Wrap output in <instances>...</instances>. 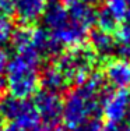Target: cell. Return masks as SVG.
Here are the masks:
<instances>
[{
  "label": "cell",
  "instance_id": "23",
  "mask_svg": "<svg viewBox=\"0 0 130 131\" xmlns=\"http://www.w3.org/2000/svg\"><path fill=\"white\" fill-rule=\"evenodd\" d=\"M53 131H67L66 128H63V127H55V128H53Z\"/></svg>",
  "mask_w": 130,
  "mask_h": 131
},
{
  "label": "cell",
  "instance_id": "3",
  "mask_svg": "<svg viewBox=\"0 0 130 131\" xmlns=\"http://www.w3.org/2000/svg\"><path fill=\"white\" fill-rule=\"evenodd\" d=\"M98 56L88 45H77L62 52L53 61L62 71L69 85H80L94 73Z\"/></svg>",
  "mask_w": 130,
  "mask_h": 131
},
{
  "label": "cell",
  "instance_id": "14",
  "mask_svg": "<svg viewBox=\"0 0 130 131\" xmlns=\"http://www.w3.org/2000/svg\"><path fill=\"white\" fill-rule=\"evenodd\" d=\"M13 34H14V27L10 18L7 15L0 14V49L7 46L8 43H11Z\"/></svg>",
  "mask_w": 130,
  "mask_h": 131
},
{
  "label": "cell",
  "instance_id": "2",
  "mask_svg": "<svg viewBox=\"0 0 130 131\" xmlns=\"http://www.w3.org/2000/svg\"><path fill=\"white\" fill-rule=\"evenodd\" d=\"M38 67V64L20 56L8 60L4 77V88H7L8 95L20 99L35 96L41 86V73Z\"/></svg>",
  "mask_w": 130,
  "mask_h": 131
},
{
  "label": "cell",
  "instance_id": "5",
  "mask_svg": "<svg viewBox=\"0 0 130 131\" xmlns=\"http://www.w3.org/2000/svg\"><path fill=\"white\" fill-rule=\"evenodd\" d=\"M32 103L39 116V120L45 123L46 127H57L63 116V99L59 93L51 91H38L34 96Z\"/></svg>",
  "mask_w": 130,
  "mask_h": 131
},
{
  "label": "cell",
  "instance_id": "15",
  "mask_svg": "<svg viewBox=\"0 0 130 131\" xmlns=\"http://www.w3.org/2000/svg\"><path fill=\"white\" fill-rule=\"evenodd\" d=\"M106 7L120 21H123L130 10V0H106Z\"/></svg>",
  "mask_w": 130,
  "mask_h": 131
},
{
  "label": "cell",
  "instance_id": "22",
  "mask_svg": "<svg viewBox=\"0 0 130 131\" xmlns=\"http://www.w3.org/2000/svg\"><path fill=\"white\" fill-rule=\"evenodd\" d=\"M84 3H87V4H89L92 7V6H97V4H99V3H102L104 0H83Z\"/></svg>",
  "mask_w": 130,
  "mask_h": 131
},
{
  "label": "cell",
  "instance_id": "1",
  "mask_svg": "<svg viewBox=\"0 0 130 131\" xmlns=\"http://www.w3.org/2000/svg\"><path fill=\"white\" fill-rule=\"evenodd\" d=\"M104 75L92 73L83 84L77 85L67 93L63 101L62 121L66 128L72 130L91 117H99L102 96L106 92Z\"/></svg>",
  "mask_w": 130,
  "mask_h": 131
},
{
  "label": "cell",
  "instance_id": "24",
  "mask_svg": "<svg viewBox=\"0 0 130 131\" xmlns=\"http://www.w3.org/2000/svg\"><path fill=\"white\" fill-rule=\"evenodd\" d=\"M129 92H130V91H129Z\"/></svg>",
  "mask_w": 130,
  "mask_h": 131
},
{
  "label": "cell",
  "instance_id": "9",
  "mask_svg": "<svg viewBox=\"0 0 130 131\" xmlns=\"http://www.w3.org/2000/svg\"><path fill=\"white\" fill-rule=\"evenodd\" d=\"M88 46L95 52L98 59H112L117 52V39L112 34L104 32L101 29H91L88 34Z\"/></svg>",
  "mask_w": 130,
  "mask_h": 131
},
{
  "label": "cell",
  "instance_id": "18",
  "mask_svg": "<svg viewBox=\"0 0 130 131\" xmlns=\"http://www.w3.org/2000/svg\"><path fill=\"white\" fill-rule=\"evenodd\" d=\"M14 10V0H0V14L2 15H10Z\"/></svg>",
  "mask_w": 130,
  "mask_h": 131
},
{
  "label": "cell",
  "instance_id": "19",
  "mask_svg": "<svg viewBox=\"0 0 130 131\" xmlns=\"http://www.w3.org/2000/svg\"><path fill=\"white\" fill-rule=\"evenodd\" d=\"M31 128H25V127L20 126L17 123H3L0 126V131H29Z\"/></svg>",
  "mask_w": 130,
  "mask_h": 131
},
{
  "label": "cell",
  "instance_id": "6",
  "mask_svg": "<svg viewBox=\"0 0 130 131\" xmlns=\"http://www.w3.org/2000/svg\"><path fill=\"white\" fill-rule=\"evenodd\" d=\"M101 113L106 123L123 124L130 113V92L126 89L106 91L102 96Z\"/></svg>",
  "mask_w": 130,
  "mask_h": 131
},
{
  "label": "cell",
  "instance_id": "17",
  "mask_svg": "<svg viewBox=\"0 0 130 131\" xmlns=\"http://www.w3.org/2000/svg\"><path fill=\"white\" fill-rule=\"evenodd\" d=\"M7 66H8L7 53L3 50V49H0V89L4 88V77H6Z\"/></svg>",
  "mask_w": 130,
  "mask_h": 131
},
{
  "label": "cell",
  "instance_id": "21",
  "mask_svg": "<svg viewBox=\"0 0 130 131\" xmlns=\"http://www.w3.org/2000/svg\"><path fill=\"white\" fill-rule=\"evenodd\" d=\"M29 131H51V130H49V127H46V126H41V124H38V126H35L34 128H31Z\"/></svg>",
  "mask_w": 130,
  "mask_h": 131
},
{
  "label": "cell",
  "instance_id": "11",
  "mask_svg": "<svg viewBox=\"0 0 130 131\" xmlns=\"http://www.w3.org/2000/svg\"><path fill=\"white\" fill-rule=\"evenodd\" d=\"M41 85L43 86L45 91H51L55 93L66 91L69 88V82L64 78V75L62 74V71L56 67L55 63H51L48 66H45L41 73Z\"/></svg>",
  "mask_w": 130,
  "mask_h": 131
},
{
  "label": "cell",
  "instance_id": "13",
  "mask_svg": "<svg viewBox=\"0 0 130 131\" xmlns=\"http://www.w3.org/2000/svg\"><path fill=\"white\" fill-rule=\"evenodd\" d=\"M115 36L117 39V53L123 60L130 63V27L122 25Z\"/></svg>",
  "mask_w": 130,
  "mask_h": 131
},
{
  "label": "cell",
  "instance_id": "12",
  "mask_svg": "<svg viewBox=\"0 0 130 131\" xmlns=\"http://www.w3.org/2000/svg\"><path fill=\"white\" fill-rule=\"evenodd\" d=\"M95 24L98 25V29L104 31V32H108V34H112V35H116L117 31L122 27V21H120L106 6L101 7L99 11L97 13Z\"/></svg>",
  "mask_w": 130,
  "mask_h": 131
},
{
  "label": "cell",
  "instance_id": "16",
  "mask_svg": "<svg viewBox=\"0 0 130 131\" xmlns=\"http://www.w3.org/2000/svg\"><path fill=\"white\" fill-rule=\"evenodd\" d=\"M104 130V123L99 117H91L88 120L83 121L77 127H74L70 131H102Z\"/></svg>",
  "mask_w": 130,
  "mask_h": 131
},
{
  "label": "cell",
  "instance_id": "4",
  "mask_svg": "<svg viewBox=\"0 0 130 131\" xmlns=\"http://www.w3.org/2000/svg\"><path fill=\"white\" fill-rule=\"evenodd\" d=\"M0 121L17 123L25 128H34L39 124V116L29 99L7 95L0 98Z\"/></svg>",
  "mask_w": 130,
  "mask_h": 131
},
{
  "label": "cell",
  "instance_id": "20",
  "mask_svg": "<svg viewBox=\"0 0 130 131\" xmlns=\"http://www.w3.org/2000/svg\"><path fill=\"white\" fill-rule=\"evenodd\" d=\"M102 131H125V124L106 123V124H104V130Z\"/></svg>",
  "mask_w": 130,
  "mask_h": 131
},
{
  "label": "cell",
  "instance_id": "10",
  "mask_svg": "<svg viewBox=\"0 0 130 131\" xmlns=\"http://www.w3.org/2000/svg\"><path fill=\"white\" fill-rule=\"evenodd\" d=\"M66 8L70 18L78 23L80 25L91 29L97 20V13L89 4L84 3L83 0H60Z\"/></svg>",
  "mask_w": 130,
  "mask_h": 131
},
{
  "label": "cell",
  "instance_id": "8",
  "mask_svg": "<svg viewBox=\"0 0 130 131\" xmlns=\"http://www.w3.org/2000/svg\"><path fill=\"white\" fill-rule=\"evenodd\" d=\"M51 0H14V10L17 20L23 25H32L43 17Z\"/></svg>",
  "mask_w": 130,
  "mask_h": 131
},
{
  "label": "cell",
  "instance_id": "7",
  "mask_svg": "<svg viewBox=\"0 0 130 131\" xmlns=\"http://www.w3.org/2000/svg\"><path fill=\"white\" fill-rule=\"evenodd\" d=\"M104 78L113 89L130 86V63L123 59H109L104 64Z\"/></svg>",
  "mask_w": 130,
  "mask_h": 131
}]
</instances>
